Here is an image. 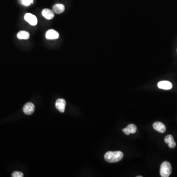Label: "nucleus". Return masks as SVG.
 <instances>
[{"mask_svg":"<svg viewBox=\"0 0 177 177\" xmlns=\"http://www.w3.org/2000/svg\"><path fill=\"white\" fill-rule=\"evenodd\" d=\"M123 157V153L121 151H109L104 155V159L109 163L119 162L122 160Z\"/></svg>","mask_w":177,"mask_h":177,"instance_id":"1","label":"nucleus"},{"mask_svg":"<svg viewBox=\"0 0 177 177\" xmlns=\"http://www.w3.org/2000/svg\"><path fill=\"white\" fill-rule=\"evenodd\" d=\"M172 171L171 164L168 161H164L161 164L160 174L162 177H169Z\"/></svg>","mask_w":177,"mask_h":177,"instance_id":"2","label":"nucleus"},{"mask_svg":"<svg viewBox=\"0 0 177 177\" xmlns=\"http://www.w3.org/2000/svg\"><path fill=\"white\" fill-rule=\"evenodd\" d=\"M35 107L33 103L31 102H28L26 103L23 107V112L25 114L28 115H32L35 111Z\"/></svg>","mask_w":177,"mask_h":177,"instance_id":"3","label":"nucleus"},{"mask_svg":"<svg viewBox=\"0 0 177 177\" xmlns=\"http://www.w3.org/2000/svg\"><path fill=\"white\" fill-rule=\"evenodd\" d=\"M24 19L27 22L32 26H36L38 23V19L35 15L31 14H26Z\"/></svg>","mask_w":177,"mask_h":177,"instance_id":"4","label":"nucleus"},{"mask_svg":"<svg viewBox=\"0 0 177 177\" xmlns=\"http://www.w3.org/2000/svg\"><path fill=\"white\" fill-rule=\"evenodd\" d=\"M66 105V102L64 99L59 98L57 99L56 102V107L61 113H64L65 112Z\"/></svg>","mask_w":177,"mask_h":177,"instance_id":"5","label":"nucleus"},{"mask_svg":"<svg viewBox=\"0 0 177 177\" xmlns=\"http://www.w3.org/2000/svg\"><path fill=\"white\" fill-rule=\"evenodd\" d=\"M137 131V126L134 124H129L126 128L123 129V131L126 135H129L130 134H134Z\"/></svg>","mask_w":177,"mask_h":177,"instance_id":"6","label":"nucleus"},{"mask_svg":"<svg viewBox=\"0 0 177 177\" xmlns=\"http://www.w3.org/2000/svg\"><path fill=\"white\" fill-rule=\"evenodd\" d=\"M158 86L159 88L166 90L172 88L173 85L170 82L168 81H161L158 83Z\"/></svg>","mask_w":177,"mask_h":177,"instance_id":"7","label":"nucleus"},{"mask_svg":"<svg viewBox=\"0 0 177 177\" xmlns=\"http://www.w3.org/2000/svg\"><path fill=\"white\" fill-rule=\"evenodd\" d=\"M153 128L156 131L160 133H164L166 130V126L163 123L160 122H156L153 123Z\"/></svg>","mask_w":177,"mask_h":177,"instance_id":"8","label":"nucleus"},{"mask_svg":"<svg viewBox=\"0 0 177 177\" xmlns=\"http://www.w3.org/2000/svg\"><path fill=\"white\" fill-rule=\"evenodd\" d=\"M45 36L47 39H57L59 37V34L56 31L51 29L46 32Z\"/></svg>","mask_w":177,"mask_h":177,"instance_id":"9","label":"nucleus"},{"mask_svg":"<svg viewBox=\"0 0 177 177\" xmlns=\"http://www.w3.org/2000/svg\"><path fill=\"white\" fill-rule=\"evenodd\" d=\"M165 143L168 144L170 148H174L176 146V143L174 140V138L171 135H167L164 138Z\"/></svg>","mask_w":177,"mask_h":177,"instance_id":"10","label":"nucleus"},{"mask_svg":"<svg viewBox=\"0 0 177 177\" xmlns=\"http://www.w3.org/2000/svg\"><path fill=\"white\" fill-rule=\"evenodd\" d=\"M42 15L44 18L48 20L52 19L54 17V12L48 9H45L42 11Z\"/></svg>","mask_w":177,"mask_h":177,"instance_id":"11","label":"nucleus"},{"mask_svg":"<svg viewBox=\"0 0 177 177\" xmlns=\"http://www.w3.org/2000/svg\"><path fill=\"white\" fill-rule=\"evenodd\" d=\"M65 9V6L63 4H56L53 7V11L56 14H62Z\"/></svg>","mask_w":177,"mask_h":177,"instance_id":"12","label":"nucleus"},{"mask_svg":"<svg viewBox=\"0 0 177 177\" xmlns=\"http://www.w3.org/2000/svg\"><path fill=\"white\" fill-rule=\"evenodd\" d=\"M30 34L28 32L21 31L17 34V36L20 39H28L30 38Z\"/></svg>","mask_w":177,"mask_h":177,"instance_id":"13","label":"nucleus"},{"mask_svg":"<svg viewBox=\"0 0 177 177\" xmlns=\"http://www.w3.org/2000/svg\"><path fill=\"white\" fill-rule=\"evenodd\" d=\"M12 177H24V174L22 172L20 171H14L12 174Z\"/></svg>","mask_w":177,"mask_h":177,"instance_id":"14","label":"nucleus"},{"mask_svg":"<svg viewBox=\"0 0 177 177\" xmlns=\"http://www.w3.org/2000/svg\"><path fill=\"white\" fill-rule=\"evenodd\" d=\"M23 5L26 6H28L33 3V0H21Z\"/></svg>","mask_w":177,"mask_h":177,"instance_id":"15","label":"nucleus"},{"mask_svg":"<svg viewBox=\"0 0 177 177\" xmlns=\"http://www.w3.org/2000/svg\"><path fill=\"white\" fill-rule=\"evenodd\" d=\"M137 177H142V176H137Z\"/></svg>","mask_w":177,"mask_h":177,"instance_id":"16","label":"nucleus"}]
</instances>
